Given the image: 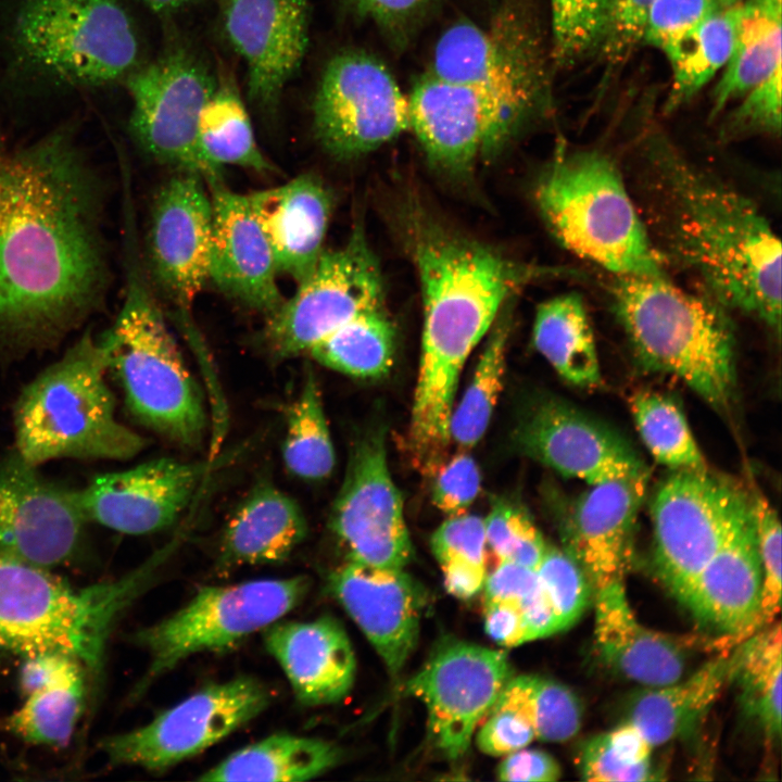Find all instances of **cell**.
<instances>
[{"mask_svg": "<svg viewBox=\"0 0 782 782\" xmlns=\"http://www.w3.org/2000/svg\"><path fill=\"white\" fill-rule=\"evenodd\" d=\"M636 148L634 199L665 266L683 269L697 291L780 337L781 242L762 211L660 131Z\"/></svg>", "mask_w": 782, "mask_h": 782, "instance_id": "cell-2", "label": "cell"}, {"mask_svg": "<svg viewBox=\"0 0 782 782\" xmlns=\"http://www.w3.org/2000/svg\"><path fill=\"white\" fill-rule=\"evenodd\" d=\"M539 586L535 569L510 562L496 563L487 573L482 588L484 603L508 602L519 605Z\"/></svg>", "mask_w": 782, "mask_h": 782, "instance_id": "cell-56", "label": "cell"}, {"mask_svg": "<svg viewBox=\"0 0 782 782\" xmlns=\"http://www.w3.org/2000/svg\"><path fill=\"white\" fill-rule=\"evenodd\" d=\"M146 7L157 13H168L180 10L201 0H139Z\"/></svg>", "mask_w": 782, "mask_h": 782, "instance_id": "cell-61", "label": "cell"}, {"mask_svg": "<svg viewBox=\"0 0 782 782\" xmlns=\"http://www.w3.org/2000/svg\"><path fill=\"white\" fill-rule=\"evenodd\" d=\"M655 0H609L608 20L600 54L606 76L623 64L643 41L649 10Z\"/></svg>", "mask_w": 782, "mask_h": 782, "instance_id": "cell-53", "label": "cell"}, {"mask_svg": "<svg viewBox=\"0 0 782 782\" xmlns=\"http://www.w3.org/2000/svg\"><path fill=\"white\" fill-rule=\"evenodd\" d=\"M224 35L243 60L249 98L272 108L308 46L310 0H223Z\"/></svg>", "mask_w": 782, "mask_h": 782, "instance_id": "cell-25", "label": "cell"}, {"mask_svg": "<svg viewBox=\"0 0 782 782\" xmlns=\"http://www.w3.org/2000/svg\"><path fill=\"white\" fill-rule=\"evenodd\" d=\"M358 13L377 23L399 27L416 17L432 0H346Z\"/></svg>", "mask_w": 782, "mask_h": 782, "instance_id": "cell-59", "label": "cell"}, {"mask_svg": "<svg viewBox=\"0 0 782 782\" xmlns=\"http://www.w3.org/2000/svg\"><path fill=\"white\" fill-rule=\"evenodd\" d=\"M207 464L157 458L127 470L96 476L75 491L86 521L127 534L173 525L191 502Z\"/></svg>", "mask_w": 782, "mask_h": 782, "instance_id": "cell-24", "label": "cell"}, {"mask_svg": "<svg viewBox=\"0 0 782 782\" xmlns=\"http://www.w3.org/2000/svg\"><path fill=\"white\" fill-rule=\"evenodd\" d=\"M533 343L567 382L591 388L601 383L595 338L583 298L563 293L542 302L535 312Z\"/></svg>", "mask_w": 782, "mask_h": 782, "instance_id": "cell-35", "label": "cell"}, {"mask_svg": "<svg viewBox=\"0 0 782 782\" xmlns=\"http://www.w3.org/2000/svg\"><path fill=\"white\" fill-rule=\"evenodd\" d=\"M652 745L630 722L591 739L580 756L586 781L638 782L654 780Z\"/></svg>", "mask_w": 782, "mask_h": 782, "instance_id": "cell-45", "label": "cell"}, {"mask_svg": "<svg viewBox=\"0 0 782 782\" xmlns=\"http://www.w3.org/2000/svg\"><path fill=\"white\" fill-rule=\"evenodd\" d=\"M743 7L733 51L712 91V118L781 68L782 7L764 0Z\"/></svg>", "mask_w": 782, "mask_h": 782, "instance_id": "cell-36", "label": "cell"}, {"mask_svg": "<svg viewBox=\"0 0 782 782\" xmlns=\"http://www.w3.org/2000/svg\"><path fill=\"white\" fill-rule=\"evenodd\" d=\"M131 100L129 130L141 150L177 172L222 179L198 142L201 110L217 79L197 54L177 48L138 66L126 78Z\"/></svg>", "mask_w": 782, "mask_h": 782, "instance_id": "cell-11", "label": "cell"}, {"mask_svg": "<svg viewBox=\"0 0 782 782\" xmlns=\"http://www.w3.org/2000/svg\"><path fill=\"white\" fill-rule=\"evenodd\" d=\"M306 534L307 521L297 501L262 481L229 517L219 544L218 565L234 568L281 563Z\"/></svg>", "mask_w": 782, "mask_h": 782, "instance_id": "cell-32", "label": "cell"}, {"mask_svg": "<svg viewBox=\"0 0 782 782\" xmlns=\"http://www.w3.org/2000/svg\"><path fill=\"white\" fill-rule=\"evenodd\" d=\"M648 474L589 485L560 519L564 551L579 565L595 592L623 581Z\"/></svg>", "mask_w": 782, "mask_h": 782, "instance_id": "cell-26", "label": "cell"}, {"mask_svg": "<svg viewBox=\"0 0 782 782\" xmlns=\"http://www.w3.org/2000/svg\"><path fill=\"white\" fill-rule=\"evenodd\" d=\"M198 142L207 163L220 172L224 165L258 173L274 169L256 142L239 91L227 79H217L213 93L201 110Z\"/></svg>", "mask_w": 782, "mask_h": 782, "instance_id": "cell-39", "label": "cell"}, {"mask_svg": "<svg viewBox=\"0 0 782 782\" xmlns=\"http://www.w3.org/2000/svg\"><path fill=\"white\" fill-rule=\"evenodd\" d=\"M446 591L461 600H468L482 591L487 568L465 564L440 566Z\"/></svg>", "mask_w": 782, "mask_h": 782, "instance_id": "cell-60", "label": "cell"}, {"mask_svg": "<svg viewBox=\"0 0 782 782\" xmlns=\"http://www.w3.org/2000/svg\"><path fill=\"white\" fill-rule=\"evenodd\" d=\"M330 588L389 672L399 673L418 640L426 603L421 586L403 569L349 560L331 575Z\"/></svg>", "mask_w": 782, "mask_h": 782, "instance_id": "cell-27", "label": "cell"}, {"mask_svg": "<svg viewBox=\"0 0 782 782\" xmlns=\"http://www.w3.org/2000/svg\"><path fill=\"white\" fill-rule=\"evenodd\" d=\"M84 668L68 658L49 682L26 694L24 703L1 720L2 730L35 745H67L83 712Z\"/></svg>", "mask_w": 782, "mask_h": 782, "instance_id": "cell-37", "label": "cell"}, {"mask_svg": "<svg viewBox=\"0 0 782 782\" xmlns=\"http://www.w3.org/2000/svg\"><path fill=\"white\" fill-rule=\"evenodd\" d=\"M715 1H717L720 4V7L727 8V7L733 5L742 0H715Z\"/></svg>", "mask_w": 782, "mask_h": 782, "instance_id": "cell-62", "label": "cell"}, {"mask_svg": "<svg viewBox=\"0 0 782 782\" xmlns=\"http://www.w3.org/2000/svg\"><path fill=\"white\" fill-rule=\"evenodd\" d=\"M310 584L295 576L200 589L180 609L134 634L150 663L131 696L186 658L226 649L278 621L304 600Z\"/></svg>", "mask_w": 782, "mask_h": 782, "instance_id": "cell-10", "label": "cell"}, {"mask_svg": "<svg viewBox=\"0 0 782 782\" xmlns=\"http://www.w3.org/2000/svg\"><path fill=\"white\" fill-rule=\"evenodd\" d=\"M482 720L476 743L487 755L505 756L527 747L535 739L529 719L505 688Z\"/></svg>", "mask_w": 782, "mask_h": 782, "instance_id": "cell-52", "label": "cell"}, {"mask_svg": "<svg viewBox=\"0 0 782 782\" xmlns=\"http://www.w3.org/2000/svg\"><path fill=\"white\" fill-rule=\"evenodd\" d=\"M316 139L337 159L368 153L409 129L408 98L388 68L358 51L336 54L312 102Z\"/></svg>", "mask_w": 782, "mask_h": 782, "instance_id": "cell-14", "label": "cell"}, {"mask_svg": "<svg viewBox=\"0 0 782 782\" xmlns=\"http://www.w3.org/2000/svg\"><path fill=\"white\" fill-rule=\"evenodd\" d=\"M248 195L251 209L272 248L278 274L295 283L313 270L324 252L332 199L313 174Z\"/></svg>", "mask_w": 782, "mask_h": 782, "instance_id": "cell-30", "label": "cell"}, {"mask_svg": "<svg viewBox=\"0 0 782 782\" xmlns=\"http://www.w3.org/2000/svg\"><path fill=\"white\" fill-rule=\"evenodd\" d=\"M263 639L302 705L337 703L352 689L355 655L344 628L335 618L276 621L265 628Z\"/></svg>", "mask_w": 782, "mask_h": 782, "instance_id": "cell-29", "label": "cell"}, {"mask_svg": "<svg viewBox=\"0 0 782 782\" xmlns=\"http://www.w3.org/2000/svg\"><path fill=\"white\" fill-rule=\"evenodd\" d=\"M768 3H771L773 5L782 7V0H765Z\"/></svg>", "mask_w": 782, "mask_h": 782, "instance_id": "cell-63", "label": "cell"}, {"mask_svg": "<svg viewBox=\"0 0 782 782\" xmlns=\"http://www.w3.org/2000/svg\"><path fill=\"white\" fill-rule=\"evenodd\" d=\"M761 582L756 531L744 490L722 542L681 602L698 622L717 632L711 646L728 652L757 631Z\"/></svg>", "mask_w": 782, "mask_h": 782, "instance_id": "cell-23", "label": "cell"}, {"mask_svg": "<svg viewBox=\"0 0 782 782\" xmlns=\"http://www.w3.org/2000/svg\"><path fill=\"white\" fill-rule=\"evenodd\" d=\"M395 329L384 306L350 320L308 352L316 362L362 379L388 374L393 364Z\"/></svg>", "mask_w": 782, "mask_h": 782, "instance_id": "cell-41", "label": "cell"}, {"mask_svg": "<svg viewBox=\"0 0 782 782\" xmlns=\"http://www.w3.org/2000/svg\"><path fill=\"white\" fill-rule=\"evenodd\" d=\"M99 339L85 332L21 392L14 407L17 455L31 466L59 458L126 459L146 439L118 421Z\"/></svg>", "mask_w": 782, "mask_h": 782, "instance_id": "cell-8", "label": "cell"}, {"mask_svg": "<svg viewBox=\"0 0 782 782\" xmlns=\"http://www.w3.org/2000/svg\"><path fill=\"white\" fill-rule=\"evenodd\" d=\"M743 12V1L720 9L666 55L671 67V85L664 105L666 113L689 102L724 67L734 48Z\"/></svg>", "mask_w": 782, "mask_h": 782, "instance_id": "cell-38", "label": "cell"}, {"mask_svg": "<svg viewBox=\"0 0 782 782\" xmlns=\"http://www.w3.org/2000/svg\"><path fill=\"white\" fill-rule=\"evenodd\" d=\"M329 524L350 562L403 569L411 560L403 500L389 470L381 430L356 442Z\"/></svg>", "mask_w": 782, "mask_h": 782, "instance_id": "cell-18", "label": "cell"}, {"mask_svg": "<svg viewBox=\"0 0 782 782\" xmlns=\"http://www.w3.org/2000/svg\"><path fill=\"white\" fill-rule=\"evenodd\" d=\"M747 493L762 572L756 620L758 631L774 621L781 607V524L775 509L761 492L753 488Z\"/></svg>", "mask_w": 782, "mask_h": 782, "instance_id": "cell-49", "label": "cell"}, {"mask_svg": "<svg viewBox=\"0 0 782 782\" xmlns=\"http://www.w3.org/2000/svg\"><path fill=\"white\" fill-rule=\"evenodd\" d=\"M781 636L780 622H772L731 652V680L741 688L742 704L773 740L781 735Z\"/></svg>", "mask_w": 782, "mask_h": 782, "instance_id": "cell-40", "label": "cell"}, {"mask_svg": "<svg viewBox=\"0 0 782 782\" xmlns=\"http://www.w3.org/2000/svg\"><path fill=\"white\" fill-rule=\"evenodd\" d=\"M487 548L496 563L510 562L535 569L547 547L530 516L508 502L494 504L483 519Z\"/></svg>", "mask_w": 782, "mask_h": 782, "instance_id": "cell-48", "label": "cell"}, {"mask_svg": "<svg viewBox=\"0 0 782 782\" xmlns=\"http://www.w3.org/2000/svg\"><path fill=\"white\" fill-rule=\"evenodd\" d=\"M86 522L75 491L45 479L17 453L0 461V553L47 569L66 564Z\"/></svg>", "mask_w": 782, "mask_h": 782, "instance_id": "cell-22", "label": "cell"}, {"mask_svg": "<svg viewBox=\"0 0 782 782\" xmlns=\"http://www.w3.org/2000/svg\"><path fill=\"white\" fill-rule=\"evenodd\" d=\"M125 291L112 326L99 340L130 413L184 446L204 438L203 396L174 339L137 253L134 212L124 211Z\"/></svg>", "mask_w": 782, "mask_h": 782, "instance_id": "cell-5", "label": "cell"}, {"mask_svg": "<svg viewBox=\"0 0 782 782\" xmlns=\"http://www.w3.org/2000/svg\"><path fill=\"white\" fill-rule=\"evenodd\" d=\"M166 555L157 553L119 579L73 586L47 568L0 553V654L20 660L62 654L98 674L115 622Z\"/></svg>", "mask_w": 782, "mask_h": 782, "instance_id": "cell-6", "label": "cell"}, {"mask_svg": "<svg viewBox=\"0 0 782 782\" xmlns=\"http://www.w3.org/2000/svg\"><path fill=\"white\" fill-rule=\"evenodd\" d=\"M12 43L28 68L75 87L105 86L139 66L138 31L121 0H23Z\"/></svg>", "mask_w": 782, "mask_h": 782, "instance_id": "cell-9", "label": "cell"}, {"mask_svg": "<svg viewBox=\"0 0 782 782\" xmlns=\"http://www.w3.org/2000/svg\"><path fill=\"white\" fill-rule=\"evenodd\" d=\"M407 98L409 129L434 168L454 178L468 176L478 159L494 153L520 125L487 90L433 74Z\"/></svg>", "mask_w": 782, "mask_h": 782, "instance_id": "cell-19", "label": "cell"}, {"mask_svg": "<svg viewBox=\"0 0 782 782\" xmlns=\"http://www.w3.org/2000/svg\"><path fill=\"white\" fill-rule=\"evenodd\" d=\"M744 489L706 470H671L651 501L653 563L682 601L722 542Z\"/></svg>", "mask_w": 782, "mask_h": 782, "instance_id": "cell-15", "label": "cell"}, {"mask_svg": "<svg viewBox=\"0 0 782 782\" xmlns=\"http://www.w3.org/2000/svg\"><path fill=\"white\" fill-rule=\"evenodd\" d=\"M411 224L424 304L408 447L426 474L445 459L458 378L512 295L552 269L515 261L425 217Z\"/></svg>", "mask_w": 782, "mask_h": 782, "instance_id": "cell-3", "label": "cell"}, {"mask_svg": "<svg viewBox=\"0 0 782 782\" xmlns=\"http://www.w3.org/2000/svg\"><path fill=\"white\" fill-rule=\"evenodd\" d=\"M720 9L715 0H655L643 41L667 55Z\"/></svg>", "mask_w": 782, "mask_h": 782, "instance_id": "cell-51", "label": "cell"}, {"mask_svg": "<svg viewBox=\"0 0 782 782\" xmlns=\"http://www.w3.org/2000/svg\"><path fill=\"white\" fill-rule=\"evenodd\" d=\"M505 756L496 771L501 781L551 782L560 777L558 764L543 751L524 747Z\"/></svg>", "mask_w": 782, "mask_h": 782, "instance_id": "cell-57", "label": "cell"}, {"mask_svg": "<svg viewBox=\"0 0 782 782\" xmlns=\"http://www.w3.org/2000/svg\"><path fill=\"white\" fill-rule=\"evenodd\" d=\"M151 209L150 281L193 337L192 306L210 274L213 207L206 181L177 172L160 187Z\"/></svg>", "mask_w": 782, "mask_h": 782, "instance_id": "cell-20", "label": "cell"}, {"mask_svg": "<svg viewBox=\"0 0 782 782\" xmlns=\"http://www.w3.org/2000/svg\"><path fill=\"white\" fill-rule=\"evenodd\" d=\"M781 68L749 90L724 117L720 138L732 141L751 136H780Z\"/></svg>", "mask_w": 782, "mask_h": 782, "instance_id": "cell-50", "label": "cell"}, {"mask_svg": "<svg viewBox=\"0 0 782 782\" xmlns=\"http://www.w3.org/2000/svg\"><path fill=\"white\" fill-rule=\"evenodd\" d=\"M431 548L440 566L465 564L487 568L483 519L467 513L447 517L432 534Z\"/></svg>", "mask_w": 782, "mask_h": 782, "instance_id": "cell-55", "label": "cell"}, {"mask_svg": "<svg viewBox=\"0 0 782 782\" xmlns=\"http://www.w3.org/2000/svg\"><path fill=\"white\" fill-rule=\"evenodd\" d=\"M100 203L70 128L0 148V349L52 343L101 303Z\"/></svg>", "mask_w": 782, "mask_h": 782, "instance_id": "cell-1", "label": "cell"}, {"mask_svg": "<svg viewBox=\"0 0 782 782\" xmlns=\"http://www.w3.org/2000/svg\"><path fill=\"white\" fill-rule=\"evenodd\" d=\"M431 475L433 505L446 517L466 514L481 488V475L474 457L462 450L444 459Z\"/></svg>", "mask_w": 782, "mask_h": 782, "instance_id": "cell-54", "label": "cell"}, {"mask_svg": "<svg viewBox=\"0 0 782 782\" xmlns=\"http://www.w3.org/2000/svg\"><path fill=\"white\" fill-rule=\"evenodd\" d=\"M484 629L494 642L505 647L527 642L521 611L513 603H484Z\"/></svg>", "mask_w": 782, "mask_h": 782, "instance_id": "cell-58", "label": "cell"}, {"mask_svg": "<svg viewBox=\"0 0 782 782\" xmlns=\"http://www.w3.org/2000/svg\"><path fill=\"white\" fill-rule=\"evenodd\" d=\"M281 454L288 471L303 480H323L333 470L335 447L321 393L311 369L287 408Z\"/></svg>", "mask_w": 782, "mask_h": 782, "instance_id": "cell-42", "label": "cell"}, {"mask_svg": "<svg viewBox=\"0 0 782 782\" xmlns=\"http://www.w3.org/2000/svg\"><path fill=\"white\" fill-rule=\"evenodd\" d=\"M594 638L601 659L622 677L642 685L670 684L684 673L685 644L636 619L623 581L595 591Z\"/></svg>", "mask_w": 782, "mask_h": 782, "instance_id": "cell-31", "label": "cell"}, {"mask_svg": "<svg viewBox=\"0 0 782 782\" xmlns=\"http://www.w3.org/2000/svg\"><path fill=\"white\" fill-rule=\"evenodd\" d=\"M431 74L495 96L519 121L548 104V80L537 36L516 15L490 27L457 22L437 41Z\"/></svg>", "mask_w": 782, "mask_h": 782, "instance_id": "cell-16", "label": "cell"}, {"mask_svg": "<svg viewBox=\"0 0 782 782\" xmlns=\"http://www.w3.org/2000/svg\"><path fill=\"white\" fill-rule=\"evenodd\" d=\"M535 572L557 631L571 627L590 602L592 588L585 575L568 553L548 545Z\"/></svg>", "mask_w": 782, "mask_h": 782, "instance_id": "cell-47", "label": "cell"}, {"mask_svg": "<svg viewBox=\"0 0 782 782\" xmlns=\"http://www.w3.org/2000/svg\"><path fill=\"white\" fill-rule=\"evenodd\" d=\"M611 304L644 369L676 376L720 413L731 407L736 360L729 310L667 275L615 277Z\"/></svg>", "mask_w": 782, "mask_h": 782, "instance_id": "cell-4", "label": "cell"}, {"mask_svg": "<svg viewBox=\"0 0 782 782\" xmlns=\"http://www.w3.org/2000/svg\"><path fill=\"white\" fill-rule=\"evenodd\" d=\"M491 328L461 401L450 419V441L461 450L475 446L484 436L504 386L509 318L501 314Z\"/></svg>", "mask_w": 782, "mask_h": 782, "instance_id": "cell-43", "label": "cell"}, {"mask_svg": "<svg viewBox=\"0 0 782 782\" xmlns=\"http://www.w3.org/2000/svg\"><path fill=\"white\" fill-rule=\"evenodd\" d=\"M341 758V749L329 741L276 733L234 752L198 780L306 781L330 770Z\"/></svg>", "mask_w": 782, "mask_h": 782, "instance_id": "cell-34", "label": "cell"}, {"mask_svg": "<svg viewBox=\"0 0 782 782\" xmlns=\"http://www.w3.org/2000/svg\"><path fill=\"white\" fill-rule=\"evenodd\" d=\"M507 685L529 719L535 739L565 742L578 733L581 704L567 686L533 674L512 677Z\"/></svg>", "mask_w": 782, "mask_h": 782, "instance_id": "cell-46", "label": "cell"}, {"mask_svg": "<svg viewBox=\"0 0 782 782\" xmlns=\"http://www.w3.org/2000/svg\"><path fill=\"white\" fill-rule=\"evenodd\" d=\"M0 729L2 730V722H1V720H0Z\"/></svg>", "mask_w": 782, "mask_h": 782, "instance_id": "cell-64", "label": "cell"}, {"mask_svg": "<svg viewBox=\"0 0 782 782\" xmlns=\"http://www.w3.org/2000/svg\"><path fill=\"white\" fill-rule=\"evenodd\" d=\"M732 674L731 651L720 652L686 679L634 697L632 723L654 747L690 733L708 712Z\"/></svg>", "mask_w": 782, "mask_h": 782, "instance_id": "cell-33", "label": "cell"}, {"mask_svg": "<svg viewBox=\"0 0 782 782\" xmlns=\"http://www.w3.org/2000/svg\"><path fill=\"white\" fill-rule=\"evenodd\" d=\"M213 207L209 281L227 297L265 314L283 302L272 248L247 194L222 179L206 181Z\"/></svg>", "mask_w": 782, "mask_h": 782, "instance_id": "cell-28", "label": "cell"}, {"mask_svg": "<svg viewBox=\"0 0 782 782\" xmlns=\"http://www.w3.org/2000/svg\"><path fill=\"white\" fill-rule=\"evenodd\" d=\"M513 439L526 456L588 485L648 474L638 451L620 432L556 396L530 403Z\"/></svg>", "mask_w": 782, "mask_h": 782, "instance_id": "cell-21", "label": "cell"}, {"mask_svg": "<svg viewBox=\"0 0 782 782\" xmlns=\"http://www.w3.org/2000/svg\"><path fill=\"white\" fill-rule=\"evenodd\" d=\"M297 287L266 316L263 331L270 352L281 358L307 353L350 320L384 306L380 266L358 227L340 248L324 250Z\"/></svg>", "mask_w": 782, "mask_h": 782, "instance_id": "cell-12", "label": "cell"}, {"mask_svg": "<svg viewBox=\"0 0 782 782\" xmlns=\"http://www.w3.org/2000/svg\"><path fill=\"white\" fill-rule=\"evenodd\" d=\"M270 701V690L256 678L210 684L147 724L103 739L99 747L111 765L161 772L224 740Z\"/></svg>", "mask_w": 782, "mask_h": 782, "instance_id": "cell-13", "label": "cell"}, {"mask_svg": "<svg viewBox=\"0 0 782 782\" xmlns=\"http://www.w3.org/2000/svg\"><path fill=\"white\" fill-rule=\"evenodd\" d=\"M537 207L556 240L614 277L666 275L618 165L596 149L562 150L535 182Z\"/></svg>", "mask_w": 782, "mask_h": 782, "instance_id": "cell-7", "label": "cell"}, {"mask_svg": "<svg viewBox=\"0 0 782 782\" xmlns=\"http://www.w3.org/2000/svg\"><path fill=\"white\" fill-rule=\"evenodd\" d=\"M512 678L504 652L449 641L404 685L427 709L428 737L444 757L468 749L476 729Z\"/></svg>", "mask_w": 782, "mask_h": 782, "instance_id": "cell-17", "label": "cell"}, {"mask_svg": "<svg viewBox=\"0 0 782 782\" xmlns=\"http://www.w3.org/2000/svg\"><path fill=\"white\" fill-rule=\"evenodd\" d=\"M639 434L653 457L670 470H706L698 447L679 405L668 395L641 391L630 399Z\"/></svg>", "mask_w": 782, "mask_h": 782, "instance_id": "cell-44", "label": "cell"}]
</instances>
